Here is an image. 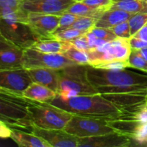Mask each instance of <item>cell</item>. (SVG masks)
I'll return each instance as SVG.
<instances>
[{
	"instance_id": "cell-18",
	"label": "cell",
	"mask_w": 147,
	"mask_h": 147,
	"mask_svg": "<svg viewBox=\"0 0 147 147\" xmlns=\"http://www.w3.org/2000/svg\"><path fill=\"white\" fill-rule=\"evenodd\" d=\"M23 50L14 47L0 51V70L22 68Z\"/></svg>"
},
{
	"instance_id": "cell-12",
	"label": "cell",
	"mask_w": 147,
	"mask_h": 147,
	"mask_svg": "<svg viewBox=\"0 0 147 147\" xmlns=\"http://www.w3.org/2000/svg\"><path fill=\"white\" fill-rule=\"evenodd\" d=\"M131 137L119 132L99 136L78 138V147H126L131 144Z\"/></svg>"
},
{
	"instance_id": "cell-22",
	"label": "cell",
	"mask_w": 147,
	"mask_h": 147,
	"mask_svg": "<svg viewBox=\"0 0 147 147\" xmlns=\"http://www.w3.org/2000/svg\"><path fill=\"white\" fill-rule=\"evenodd\" d=\"M110 9H121L131 14L147 13V0H119L113 3Z\"/></svg>"
},
{
	"instance_id": "cell-9",
	"label": "cell",
	"mask_w": 147,
	"mask_h": 147,
	"mask_svg": "<svg viewBox=\"0 0 147 147\" xmlns=\"http://www.w3.org/2000/svg\"><path fill=\"white\" fill-rule=\"evenodd\" d=\"M32 83L27 69L0 70V88L20 97H23L22 93Z\"/></svg>"
},
{
	"instance_id": "cell-4",
	"label": "cell",
	"mask_w": 147,
	"mask_h": 147,
	"mask_svg": "<svg viewBox=\"0 0 147 147\" xmlns=\"http://www.w3.org/2000/svg\"><path fill=\"white\" fill-rule=\"evenodd\" d=\"M27 110L32 125L45 129L64 130L73 114L47 103L29 100Z\"/></svg>"
},
{
	"instance_id": "cell-10",
	"label": "cell",
	"mask_w": 147,
	"mask_h": 147,
	"mask_svg": "<svg viewBox=\"0 0 147 147\" xmlns=\"http://www.w3.org/2000/svg\"><path fill=\"white\" fill-rule=\"evenodd\" d=\"M60 15L28 12L27 23L40 40L53 39V34L58 27Z\"/></svg>"
},
{
	"instance_id": "cell-5",
	"label": "cell",
	"mask_w": 147,
	"mask_h": 147,
	"mask_svg": "<svg viewBox=\"0 0 147 147\" xmlns=\"http://www.w3.org/2000/svg\"><path fill=\"white\" fill-rule=\"evenodd\" d=\"M27 102L24 97L0 96V121L9 127L32 128Z\"/></svg>"
},
{
	"instance_id": "cell-39",
	"label": "cell",
	"mask_w": 147,
	"mask_h": 147,
	"mask_svg": "<svg viewBox=\"0 0 147 147\" xmlns=\"http://www.w3.org/2000/svg\"><path fill=\"white\" fill-rule=\"evenodd\" d=\"M86 37H87L88 42V45L90 47V50H93V49L96 48V42L98 37L95 35L94 33L92 32L91 30L87 32L86 33Z\"/></svg>"
},
{
	"instance_id": "cell-15",
	"label": "cell",
	"mask_w": 147,
	"mask_h": 147,
	"mask_svg": "<svg viewBox=\"0 0 147 147\" xmlns=\"http://www.w3.org/2000/svg\"><path fill=\"white\" fill-rule=\"evenodd\" d=\"M32 82L40 83L57 93L59 88L58 70L52 68L27 69Z\"/></svg>"
},
{
	"instance_id": "cell-48",
	"label": "cell",
	"mask_w": 147,
	"mask_h": 147,
	"mask_svg": "<svg viewBox=\"0 0 147 147\" xmlns=\"http://www.w3.org/2000/svg\"><path fill=\"white\" fill-rule=\"evenodd\" d=\"M146 103H147V94H146Z\"/></svg>"
},
{
	"instance_id": "cell-20",
	"label": "cell",
	"mask_w": 147,
	"mask_h": 147,
	"mask_svg": "<svg viewBox=\"0 0 147 147\" xmlns=\"http://www.w3.org/2000/svg\"><path fill=\"white\" fill-rule=\"evenodd\" d=\"M106 50L113 56L114 60H128L131 52L129 39L116 37L115 40L109 42Z\"/></svg>"
},
{
	"instance_id": "cell-36",
	"label": "cell",
	"mask_w": 147,
	"mask_h": 147,
	"mask_svg": "<svg viewBox=\"0 0 147 147\" xmlns=\"http://www.w3.org/2000/svg\"><path fill=\"white\" fill-rule=\"evenodd\" d=\"M24 0H0V10L6 9H19L22 8Z\"/></svg>"
},
{
	"instance_id": "cell-26",
	"label": "cell",
	"mask_w": 147,
	"mask_h": 147,
	"mask_svg": "<svg viewBox=\"0 0 147 147\" xmlns=\"http://www.w3.org/2000/svg\"><path fill=\"white\" fill-rule=\"evenodd\" d=\"M128 21L132 37L147 23V13H136L133 14Z\"/></svg>"
},
{
	"instance_id": "cell-28",
	"label": "cell",
	"mask_w": 147,
	"mask_h": 147,
	"mask_svg": "<svg viewBox=\"0 0 147 147\" xmlns=\"http://www.w3.org/2000/svg\"><path fill=\"white\" fill-rule=\"evenodd\" d=\"M86 33V32L81 31V30H76L74 28H68L63 31L54 33L53 37V39H56L60 41H70L85 34Z\"/></svg>"
},
{
	"instance_id": "cell-24",
	"label": "cell",
	"mask_w": 147,
	"mask_h": 147,
	"mask_svg": "<svg viewBox=\"0 0 147 147\" xmlns=\"http://www.w3.org/2000/svg\"><path fill=\"white\" fill-rule=\"evenodd\" d=\"M63 54L77 64L89 65V57L88 53L76 48L72 45H70V47Z\"/></svg>"
},
{
	"instance_id": "cell-40",
	"label": "cell",
	"mask_w": 147,
	"mask_h": 147,
	"mask_svg": "<svg viewBox=\"0 0 147 147\" xmlns=\"http://www.w3.org/2000/svg\"><path fill=\"white\" fill-rule=\"evenodd\" d=\"M14 47H15L14 45L10 43L9 41H7V40L1 35V33H0V51H1V50H7V49L14 48Z\"/></svg>"
},
{
	"instance_id": "cell-31",
	"label": "cell",
	"mask_w": 147,
	"mask_h": 147,
	"mask_svg": "<svg viewBox=\"0 0 147 147\" xmlns=\"http://www.w3.org/2000/svg\"><path fill=\"white\" fill-rule=\"evenodd\" d=\"M111 30L113 31V32L116 34L117 37L130 39L131 37L130 32V27H129L128 20L117 24L115 27L111 28Z\"/></svg>"
},
{
	"instance_id": "cell-34",
	"label": "cell",
	"mask_w": 147,
	"mask_h": 147,
	"mask_svg": "<svg viewBox=\"0 0 147 147\" xmlns=\"http://www.w3.org/2000/svg\"><path fill=\"white\" fill-rule=\"evenodd\" d=\"M81 2L93 7L106 11L109 9L114 3L113 0H82Z\"/></svg>"
},
{
	"instance_id": "cell-29",
	"label": "cell",
	"mask_w": 147,
	"mask_h": 147,
	"mask_svg": "<svg viewBox=\"0 0 147 147\" xmlns=\"http://www.w3.org/2000/svg\"><path fill=\"white\" fill-rule=\"evenodd\" d=\"M78 17L79 16L71 14V13L69 12H64L60 14L58 27L56 29L55 33L70 28L72 24L75 22V21L77 20Z\"/></svg>"
},
{
	"instance_id": "cell-35",
	"label": "cell",
	"mask_w": 147,
	"mask_h": 147,
	"mask_svg": "<svg viewBox=\"0 0 147 147\" xmlns=\"http://www.w3.org/2000/svg\"><path fill=\"white\" fill-rule=\"evenodd\" d=\"M70 44L73 46H74L76 48L78 49V50H82L84 52H88L90 50V47L88 45V42L87 37H86V34H83V35L80 36V37H77V38L74 39L69 41Z\"/></svg>"
},
{
	"instance_id": "cell-7",
	"label": "cell",
	"mask_w": 147,
	"mask_h": 147,
	"mask_svg": "<svg viewBox=\"0 0 147 147\" xmlns=\"http://www.w3.org/2000/svg\"><path fill=\"white\" fill-rule=\"evenodd\" d=\"M64 130L78 138L99 136L116 132L109 126L107 120L77 115H73Z\"/></svg>"
},
{
	"instance_id": "cell-21",
	"label": "cell",
	"mask_w": 147,
	"mask_h": 147,
	"mask_svg": "<svg viewBox=\"0 0 147 147\" xmlns=\"http://www.w3.org/2000/svg\"><path fill=\"white\" fill-rule=\"evenodd\" d=\"M69 41H60L56 39L40 40L34 42L31 48L46 53H62L63 54L70 45Z\"/></svg>"
},
{
	"instance_id": "cell-44",
	"label": "cell",
	"mask_w": 147,
	"mask_h": 147,
	"mask_svg": "<svg viewBox=\"0 0 147 147\" xmlns=\"http://www.w3.org/2000/svg\"><path fill=\"white\" fill-rule=\"evenodd\" d=\"M141 54L147 60V47H144V48H142V50H140Z\"/></svg>"
},
{
	"instance_id": "cell-37",
	"label": "cell",
	"mask_w": 147,
	"mask_h": 147,
	"mask_svg": "<svg viewBox=\"0 0 147 147\" xmlns=\"http://www.w3.org/2000/svg\"><path fill=\"white\" fill-rule=\"evenodd\" d=\"M129 43L131 50H140L142 48L147 47V42L142 40L141 39L136 38L135 37H131L129 39Z\"/></svg>"
},
{
	"instance_id": "cell-47",
	"label": "cell",
	"mask_w": 147,
	"mask_h": 147,
	"mask_svg": "<svg viewBox=\"0 0 147 147\" xmlns=\"http://www.w3.org/2000/svg\"><path fill=\"white\" fill-rule=\"evenodd\" d=\"M113 1H114V2H116V1H119V0H113Z\"/></svg>"
},
{
	"instance_id": "cell-41",
	"label": "cell",
	"mask_w": 147,
	"mask_h": 147,
	"mask_svg": "<svg viewBox=\"0 0 147 147\" xmlns=\"http://www.w3.org/2000/svg\"><path fill=\"white\" fill-rule=\"evenodd\" d=\"M133 37L147 42V23L144 26H143L134 35H133Z\"/></svg>"
},
{
	"instance_id": "cell-25",
	"label": "cell",
	"mask_w": 147,
	"mask_h": 147,
	"mask_svg": "<svg viewBox=\"0 0 147 147\" xmlns=\"http://www.w3.org/2000/svg\"><path fill=\"white\" fill-rule=\"evenodd\" d=\"M128 62L130 65V67H134L147 72V60L141 54L140 50H131Z\"/></svg>"
},
{
	"instance_id": "cell-45",
	"label": "cell",
	"mask_w": 147,
	"mask_h": 147,
	"mask_svg": "<svg viewBox=\"0 0 147 147\" xmlns=\"http://www.w3.org/2000/svg\"><path fill=\"white\" fill-rule=\"evenodd\" d=\"M30 1H52V0H30Z\"/></svg>"
},
{
	"instance_id": "cell-17",
	"label": "cell",
	"mask_w": 147,
	"mask_h": 147,
	"mask_svg": "<svg viewBox=\"0 0 147 147\" xmlns=\"http://www.w3.org/2000/svg\"><path fill=\"white\" fill-rule=\"evenodd\" d=\"M56 96V92L34 82H32L22 93V96L25 98L41 103H47L53 100Z\"/></svg>"
},
{
	"instance_id": "cell-32",
	"label": "cell",
	"mask_w": 147,
	"mask_h": 147,
	"mask_svg": "<svg viewBox=\"0 0 147 147\" xmlns=\"http://www.w3.org/2000/svg\"><path fill=\"white\" fill-rule=\"evenodd\" d=\"M92 32L95 34V35L98 38L103 39L108 42H110L111 40H115L116 38V36L114 33L113 32L111 29L109 28H103V27H94L91 30Z\"/></svg>"
},
{
	"instance_id": "cell-43",
	"label": "cell",
	"mask_w": 147,
	"mask_h": 147,
	"mask_svg": "<svg viewBox=\"0 0 147 147\" xmlns=\"http://www.w3.org/2000/svg\"><path fill=\"white\" fill-rule=\"evenodd\" d=\"M108 41L106 40H103V39H100V38H97L96 40V47H102L103 45H104Z\"/></svg>"
},
{
	"instance_id": "cell-23",
	"label": "cell",
	"mask_w": 147,
	"mask_h": 147,
	"mask_svg": "<svg viewBox=\"0 0 147 147\" xmlns=\"http://www.w3.org/2000/svg\"><path fill=\"white\" fill-rule=\"evenodd\" d=\"M105 10L93 8L81 1H76L67 9L65 12H69L78 16H85L98 19L102 15Z\"/></svg>"
},
{
	"instance_id": "cell-1",
	"label": "cell",
	"mask_w": 147,
	"mask_h": 147,
	"mask_svg": "<svg viewBox=\"0 0 147 147\" xmlns=\"http://www.w3.org/2000/svg\"><path fill=\"white\" fill-rule=\"evenodd\" d=\"M47 103L69 112L73 115L114 120L123 116V113L101 94L78 95L67 100L56 96Z\"/></svg>"
},
{
	"instance_id": "cell-33",
	"label": "cell",
	"mask_w": 147,
	"mask_h": 147,
	"mask_svg": "<svg viewBox=\"0 0 147 147\" xmlns=\"http://www.w3.org/2000/svg\"><path fill=\"white\" fill-rule=\"evenodd\" d=\"M126 117L131 118L140 123H147V103L141 105L132 114Z\"/></svg>"
},
{
	"instance_id": "cell-8",
	"label": "cell",
	"mask_w": 147,
	"mask_h": 147,
	"mask_svg": "<svg viewBox=\"0 0 147 147\" xmlns=\"http://www.w3.org/2000/svg\"><path fill=\"white\" fill-rule=\"evenodd\" d=\"M77 64L62 53H46L29 47L23 50L22 66L25 69L52 68L59 70Z\"/></svg>"
},
{
	"instance_id": "cell-27",
	"label": "cell",
	"mask_w": 147,
	"mask_h": 147,
	"mask_svg": "<svg viewBox=\"0 0 147 147\" xmlns=\"http://www.w3.org/2000/svg\"><path fill=\"white\" fill-rule=\"evenodd\" d=\"M97 20L93 17L79 16L70 28H74L76 30H81L84 32H88L95 27Z\"/></svg>"
},
{
	"instance_id": "cell-11",
	"label": "cell",
	"mask_w": 147,
	"mask_h": 147,
	"mask_svg": "<svg viewBox=\"0 0 147 147\" xmlns=\"http://www.w3.org/2000/svg\"><path fill=\"white\" fill-rule=\"evenodd\" d=\"M146 94L147 90L101 95L121 109L124 114L123 116H129L137 110L141 105L146 103Z\"/></svg>"
},
{
	"instance_id": "cell-42",
	"label": "cell",
	"mask_w": 147,
	"mask_h": 147,
	"mask_svg": "<svg viewBox=\"0 0 147 147\" xmlns=\"http://www.w3.org/2000/svg\"><path fill=\"white\" fill-rule=\"evenodd\" d=\"M0 96H15V97H20V96H16V95H14V93H11V92L5 90V89L1 88H0Z\"/></svg>"
},
{
	"instance_id": "cell-19",
	"label": "cell",
	"mask_w": 147,
	"mask_h": 147,
	"mask_svg": "<svg viewBox=\"0 0 147 147\" xmlns=\"http://www.w3.org/2000/svg\"><path fill=\"white\" fill-rule=\"evenodd\" d=\"M10 138L18 145L23 147H51L49 144L33 133H27L12 129Z\"/></svg>"
},
{
	"instance_id": "cell-38",
	"label": "cell",
	"mask_w": 147,
	"mask_h": 147,
	"mask_svg": "<svg viewBox=\"0 0 147 147\" xmlns=\"http://www.w3.org/2000/svg\"><path fill=\"white\" fill-rule=\"evenodd\" d=\"M11 132V127H9L4 122L0 121V138H2V139L10 138Z\"/></svg>"
},
{
	"instance_id": "cell-14",
	"label": "cell",
	"mask_w": 147,
	"mask_h": 147,
	"mask_svg": "<svg viewBox=\"0 0 147 147\" xmlns=\"http://www.w3.org/2000/svg\"><path fill=\"white\" fill-rule=\"evenodd\" d=\"M75 0H52V1H30L24 0L22 8L27 12L42 13L60 15L67 10Z\"/></svg>"
},
{
	"instance_id": "cell-13",
	"label": "cell",
	"mask_w": 147,
	"mask_h": 147,
	"mask_svg": "<svg viewBox=\"0 0 147 147\" xmlns=\"http://www.w3.org/2000/svg\"><path fill=\"white\" fill-rule=\"evenodd\" d=\"M32 133L45 141L50 146L77 147L78 137L60 129H45L32 126Z\"/></svg>"
},
{
	"instance_id": "cell-3",
	"label": "cell",
	"mask_w": 147,
	"mask_h": 147,
	"mask_svg": "<svg viewBox=\"0 0 147 147\" xmlns=\"http://www.w3.org/2000/svg\"><path fill=\"white\" fill-rule=\"evenodd\" d=\"M86 76L90 84L98 87L147 86V76L124 70H106L88 65Z\"/></svg>"
},
{
	"instance_id": "cell-6",
	"label": "cell",
	"mask_w": 147,
	"mask_h": 147,
	"mask_svg": "<svg viewBox=\"0 0 147 147\" xmlns=\"http://www.w3.org/2000/svg\"><path fill=\"white\" fill-rule=\"evenodd\" d=\"M0 33L7 40L20 49L29 48L40 37L27 23L0 17Z\"/></svg>"
},
{
	"instance_id": "cell-30",
	"label": "cell",
	"mask_w": 147,
	"mask_h": 147,
	"mask_svg": "<svg viewBox=\"0 0 147 147\" xmlns=\"http://www.w3.org/2000/svg\"><path fill=\"white\" fill-rule=\"evenodd\" d=\"M95 67L102 69H106V70H124L127 67H130L128 60L126 61H121V60H113L111 61L105 62V63H101L98 65L96 66Z\"/></svg>"
},
{
	"instance_id": "cell-46",
	"label": "cell",
	"mask_w": 147,
	"mask_h": 147,
	"mask_svg": "<svg viewBox=\"0 0 147 147\" xmlns=\"http://www.w3.org/2000/svg\"><path fill=\"white\" fill-rule=\"evenodd\" d=\"M75 1H81L82 0H75Z\"/></svg>"
},
{
	"instance_id": "cell-16",
	"label": "cell",
	"mask_w": 147,
	"mask_h": 147,
	"mask_svg": "<svg viewBox=\"0 0 147 147\" xmlns=\"http://www.w3.org/2000/svg\"><path fill=\"white\" fill-rule=\"evenodd\" d=\"M134 14L121 9H109L97 20L95 27L111 29L123 22L129 20Z\"/></svg>"
},
{
	"instance_id": "cell-2",
	"label": "cell",
	"mask_w": 147,
	"mask_h": 147,
	"mask_svg": "<svg viewBox=\"0 0 147 147\" xmlns=\"http://www.w3.org/2000/svg\"><path fill=\"white\" fill-rule=\"evenodd\" d=\"M88 65L75 64L59 69V88L57 95L67 100L78 95L98 94L86 76Z\"/></svg>"
}]
</instances>
